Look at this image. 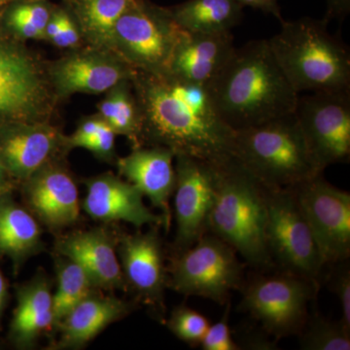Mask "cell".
Listing matches in <instances>:
<instances>
[{"label":"cell","mask_w":350,"mask_h":350,"mask_svg":"<svg viewBox=\"0 0 350 350\" xmlns=\"http://www.w3.org/2000/svg\"><path fill=\"white\" fill-rule=\"evenodd\" d=\"M328 11H327L326 19L333 18L340 19L344 18L350 10V0H327Z\"/></svg>","instance_id":"38"},{"label":"cell","mask_w":350,"mask_h":350,"mask_svg":"<svg viewBox=\"0 0 350 350\" xmlns=\"http://www.w3.org/2000/svg\"><path fill=\"white\" fill-rule=\"evenodd\" d=\"M137 88L144 138L154 146L214 165L234 157L236 133L219 116L206 86L144 72Z\"/></svg>","instance_id":"1"},{"label":"cell","mask_w":350,"mask_h":350,"mask_svg":"<svg viewBox=\"0 0 350 350\" xmlns=\"http://www.w3.org/2000/svg\"><path fill=\"white\" fill-rule=\"evenodd\" d=\"M266 238L273 261L319 284L326 265L293 189L265 187Z\"/></svg>","instance_id":"7"},{"label":"cell","mask_w":350,"mask_h":350,"mask_svg":"<svg viewBox=\"0 0 350 350\" xmlns=\"http://www.w3.org/2000/svg\"><path fill=\"white\" fill-rule=\"evenodd\" d=\"M213 167L207 232L232 246L251 266L269 268L273 261L267 243L264 186L234 157Z\"/></svg>","instance_id":"3"},{"label":"cell","mask_w":350,"mask_h":350,"mask_svg":"<svg viewBox=\"0 0 350 350\" xmlns=\"http://www.w3.org/2000/svg\"><path fill=\"white\" fill-rule=\"evenodd\" d=\"M18 184L11 178L10 175L4 169L3 165L0 162V199L3 196L13 193Z\"/></svg>","instance_id":"39"},{"label":"cell","mask_w":350,"mask_h":350,"mask_svg":"<svg viewBox=\"0 0 350 350\" xmlns=\"http://www.w3.org/2000/svg\"><path fill=\"white\" fill-rule=\"evenodd\" d=\"M241 5L250 6L252 8L259 9L264 12L271 14L276 19L282 23L283 18L278 6V0H236Z\"/></svg>","instance_id":"37"},{"label":"cell","mask_w":350,"mask_h":350,"mask_svg":"<svg viewBox=\"0 0 350 350\" xmlns=\"http://www.w3.org/2000/svg\"><path fill=\"white\" fill-rule=\"evenodd\" d=\"M244 332L238 342L241 349L273 350L276 349L275 340H269V335L264 330L262 332Z\"/></svg>","instance_id":"35"},{"label":"cell","mask_w":350,"mask_h":350,"mask_svg":"<svg viewBox=\"0 0 350 350\" xmlns=\"http://www.w3.org/2000/svg\"><path fill=\"white\" fill-rule=\"evenodd\" d=\"M61 144L49 126L13 123L0 126V162L18 185L49 163Z\"/></svg>","instance_id":"18"},{"label":"cell","mask_w":350,"mask_h":350,"mask_svg":"<svg viewBox=\"0 0 350 350\" xmlns=\"http://www.w3.org/2000/svg\"><path fill=\"white\" fill-rule=\"evenodd\" d=\"M10 12L29 21L45 34L46 25L50 20L49 12L45 7L39 4H23L14 7Z\"/></svg>","instance_id":"34"},{"label":"cell","mask_w":350,"mask_h":350,"mask_svg":"<svg viewBox=\"0 0 350 350\" xmlns=\"http://www.w3.org/2000/svg\"><path fill=\"white\" fill-rule=\"evenodd\" d=\"M186 34L172 13L131 4L115 25L113 40L144 72L167 75L175 49Z\"/></svg>","instance_id":"10"},{"label":"cell","mask_w":350,"mask_h":350,"mask_svg":"<svg viewBox=\"0 0 350 350\" xmlns=\"http://www.w3.org/2000/svg\"><path fill=\"white\" fill-rule=\"evenodd\" d=\"M130 75L117 64L94 57L78 56L59 64L55 72L57 87L63 93H103Z\"/></svg>","instance_id":"24"},{"label":"cell","mask_w":350,"mask_h":350,"mask_svg":"<svg viewBox=\"0 0 350 350\" xmlns=\"http://www.w3.org/2000/svg\"><path fill=\"white\" fill-rule=\"evenodd\" d=\"M9 303V288L5 276L0 269V328H1L2 319Z\"/></svg>","instance_id":"40"},{"label":"cell","mask_w":350,"mask_h":350,"mask_svg":"<svg viewBox=\"0 0 350 350\" xmlns=\"http://www.w3.org/2000/svg\"><path fill=\"white\" fill-rule=\"evenodd\" d=\"M117 253L126 288H131L138 301L163 320L169 273L159 226H151L146 232L119 234Z\"/></svg>","instance_id":"14"},{"label":"cell","mask_w":350,"mask_h":350,"mask_svg":"<svg viewBox=\"0 0 350 350\" xmlns=\"http://www.w3.org/2000/svg\"><path fill=\"white\" fill-rule=\"evenodd\" d=\"M21 186L25 206L51 231L61 232L79 219L77 185L62 167L47 163Z\"/></svg>","instance_id":"15"},{"label":"cell","mask_w":350,"mask_h":350,"mask_svg":"<svg viewBox=\"0 0 350 350\" xmlns=\"http://www.w3.org/2000/svg\"><path fill=\"white\" fill-rule=\"evenodd\" d=\"M46 98L38 66L12 34L0 27V126L34 123Z\"/></svg>","instance_id":"12"},{"label":"cell","mask_w":350,"mask_h":350,"mask_svg":"<svg viewBox=\"0 0 350 350\" xmlns=\"http://www.w3.org/2000/svg\"><path fill=\"white\" fill-rule=\"evenodd\" d=\"M174 153L162 146L152 148L137 147L131 154L119 159L120 174L148 198L152 206L161 211L170 229L172 209L170 199L174 195L176 172Z\"/></svg>","instance_id":"19"},{"label":"cell","mask_w":350,"mask_h":350,"mask_svg":"<svg viewBox=\"0 0 350 350\" xmlns=\"http://www.w3.org/2000/svg\"><path fill=\"white\" fill-rule=\"evenodd\" d=\"M349 260L333 265L335 271L332 273L331 290L340 301L342 320L350 328V269Z\"/></svg>","instance_id":"32"},{"label":"cell","mask_w":350,"mask_h":350,"mask_svg":"<svg viewBox=\"0 0 350 350\" xmlns=\"http://www.w3.org/2000/svg\"><path fill=\"white\" fill-rule=\"evenodd\" d=\"M44 250L38 220L14 199L13 193L0 199V257H6L17 273L25 262Z\"/></svg>","instance_id":"23"},{"label":"cell","mask_w":350,"mask_h":350,"mask_svg":"<svg viewBox=\"0 0 350 350\" xmlns=\"http://www.w3.org/2000/svg\"><path fill=\"white\" fill-rule=\"evenodd\" d=\"M231 301L226 303L223 317L213 325H209L206 335L200 342V349L204 350H241L237 340H234L230 328Z\"/></svg>","instance_id":"31"},{"label":"cell","mask_w":350,"mask_h":350,"mask_svg":"<svg viewBox=\"0 0 350 350\" xmlns=\"http://www.w3.org/2000/svg\"><path fill=\"white\" fill-rule=\"evenodd\" d=\"M135 304L94 290L66 315L55 330L59 337L54 349H80L108 326L128 317Z\"/></svg>","instance_id":"20"},{"label":"cell","mask_w":350,"mask_h":350,"mask_svg":"<svg viewBox=\"0 0 350 350\" xmlns=\"http://www.w3.org/2000/svg\"><path fill=\"white\" fill-rule=\"evenodd\" d=\"M176 180L174 191L176 232L174 256L197 243L207 232L214 196L213 165L187 155H175Z\"/></svg>","instance_id":"13"},{"label":"cell","mask_w":350,"mask_h":350,"mask_svg":"<svg viewBox=\"0 0 350 350\" xmlns=\"http://www.w3.org/2000/svg\"><path fill=\"white\" fill-rule=\"evenodd\" d=\"M78 39H79V36H78L77 29L72 21L69 19L68 16L64 15L61 31L57 32L51 40L59 47H71L78 42Z\"/></svg>","instance_id":"36"},{"label":"cell","mask_w":350,"mask_h":350,"mask_svg":"<svg viewBox=\"0 0 350 350\" xmlns=\"http://www.w3.org/2000/svg\"><path fill=\"white\" fill-rule=\"evenodd\" d=\"M57 288L53 293V319L56 329L80 301L93 293L94 288L84 269L68 258L56 254Z\"/></svg>","instance_id":"26"},{"label":"cell","mask_w":350,"mask_h":350,"mask_svg":"<svg viewBox=\"0 0 350 350\" xmlns=\"http://www.w3.org/2000/svg\"><path fill=\"white\" fill-rule=\"evenodd\" d=\"M328 19L283 21L269 39L273 56L295 91L350 92L349 50L328 31Z\"/></svg>","instance_id":"4"},{"label":"cell","mask_w":350,"mask_h":350,"mask_svg":"<svg viewBox=\"0 0 350 350\" xmlns=\"http://www.w3.org/2000/svg\"><path fill=\"white\" fill-rule=\"evenodd\" d=\"M83 209L94 220L101 222H126L142 228L163 226L162 215H157L144 204V196L131 182L113 174H103L86 182Z\"/></svg>","instance_id":"17"},{"label":"cell","mask_w":350,"mask_h":350,"mask_svg":"<svg viewBox=\"0 0 350 350\" xmlns=\"http://www.w3.org/2000/svg\"><path fill=\"white\" fill-rule=\"evenodd\" d=\"M299 335L301 349H350V328L342 320L333 321L321 315H313L306 320Z\"/></svg>","instance_id":"28"},{"label":"cell","mask_w":350,"mask_h":350,"mask_svg":"<svg viewBox=\"0 0 350 350\" xmlns=\"http://www.w3.org/2000/svg\"><path fill=\"white\" fill-rule=\"evenodd\" d=\"M236 0H188L172 11L175 22L192 33L230 31L243 17Z\"/></svg>","instance_id":"25"},{"label":"cell","mask_w":350,"mask_h":350,"mask_svg":"<svg viewBox=\"0 0 350 350\" xmlns=\"http://www.w3.org/2000/svg\"><path fill=\"white\" fill-rule=\"evenodd\" d=\"M165 324L178 340L190 347H197L202 342L211 322L202 313L182 304L175 306Z\"/></svg>","instance_id":"30"},{"label":"cell","mask_w":350,"mask_h":350,"mask_svg":"<svg viewBox=\"0 0 350 350\" xmlns=\"http://www.w3.org/2000/svg\"><path fill=\"white\" fill-rule=\"evenodd\" d=\"M115 137L116 133L112 130L111 126L105 123L93 135L78 142L75 147H82L93 152L96 156L107 158L111 156L114 152Z\"/></svg>","instance_id":"33"},{"label":"cell","mask_w":350,"mask_h":350,"mask_svg":"<svg viewBox=\"0 0 350 350\" xmlns=\"http://www.w3.org/2000/svg\"><path fill=\"white\" fill-rule=\"evenodd\" d=\"M293 189L326 266L350 256V194L332 185L323 174Z\"/></svg>","instance_id":"11"},{"label":"cell","mask_w":350,"mask_h":350,"mask_svg":"<svg viewBox=\"0 0 350 350\" xmlns=\"http://www.w3.org/2000/svg\"><path fill=\"white\" fill-rule=\"evenodd\" d=\"M167 286L184 296L224 305L243 284V264L232 246L206 232L197 243L174 256L167 269Z\"/></svg>","instance_id":"6"},{"label":"cell","mask_w":350,"mask_h":350,"mask_svg":"<svg viewBox=\"0 0 350 350\" xmlns=\"http://www.w3.org/2000/svg\"><path fill=\"white\" fill-rule=\"evenodd\" d=\"M100 111L103 121L111 126L116 135H126L133 142L135 148L140 147L144 139V114L142 107L138 108L126 90L120 89L103 101Z\"/></svg>","instance_id":"27"},{"label":"cell","mask_w":350,"mask_h":350,"mask_svg":"<svg viewBox=\"0 0 350 350\" xmlns=\"http://www.w3.org/2000/svg\"><path fill=\"white\" fill-rule=\"evenodd\" d=\"M295 115L319 172L323 174L335 163L349 162L350 92L299 96Z\"/></svg>","instance_id":"9"},{"label":"cell","mask_w":350,"mask_h":350,"mask_svg":"<svg viewBox=\"0 0 350 350\" xmlns=\"http://www.w3.org/2000/svg\"><path fill=\"white\" fill-rule=\"evenodd\" d=\"M206 87L219 116L234 133L294 113L300 96L283 73L268 40L236 48Z\"/></svg>","instance_id":"2"},{"label":"cell","mask_w":350,"mask_h":350,"mask_svg":"<svg viewBox=\"0 0 350 350\" xmlns=\"http://www.w3.org/2000/svg\"><path fill=\"white\" fill-rule=\"evenodd\" d=\"M319 284L284 271L282 275L258 276L241 285V308L275 338L300 333L308 319V303Z\"/></svg>","instance_id":"8"},{"label":"cell","mask_w":350,"mask_h":350,"mask_svg":"<svg viewBox=\"0 0 350 350\" xmlns=\"http://www.w3.org/2000/svg\"><path fill=\"white\" fill-rule=\"evenodd\" d=\"M234 157L268 189L293 188L321 174L295 112L236 131Z\"/></svg>","instance_id":"5"},{"label":"cell","mask_w":350,"mask_h":350,"mask_svg":"<svg viewBox=\"0 0 350 350\" xmlns=\"http://www.w3.org/2000/svg\"><path fill=\"white\" fill-rule=\"evenodd\" d=\"M131 5L130 0H82L80 19L93 38L105 40L113 38L115 25Z\"/></svg>","instance_id":"29"},{"label":"cell","mask_w":350,"mask_h":350,"mask_svg":"<svg viewBox=\"0 0 350 350\" xmlns=\"http://www.w3.org/2000/svg\"><path fill=\"white\" fill-rule=\"evenodd\" d=\"M16 306L7 340L14 349H31L53 328L52 282L43 271L15 286Z\"/></svg>","instance_id":"21"},{"label":"cell","mask_w":350,"mask_h":350,"mask_svg":"<svg viewBox=\"0 0 350 350\" xmlns=\"http://www.w3.org/2000/svg\"><path fill=\"white\" fill-rule=\"evenodd\" d=\"M118 238L105 228H94L57 239L55 250L56 254L79 265L96 289L126 290L125 278L117 253Z\"/></svg>","instance_id":"16"},{"label":"cell","mask_w":350,"mask_h":350,"mask_svg":"<svg viewBox=\"0 0 350 350\" xmlns=\"http://www.w3.org/2000/svg\"><path fill=\"white\" fill-rule=\"evenodd\" d=\"M234 50L231 31L187 32L175 49L170 75L207 86L231 59Z\"/></svg>","instance_id":"22"}]
</instances>
